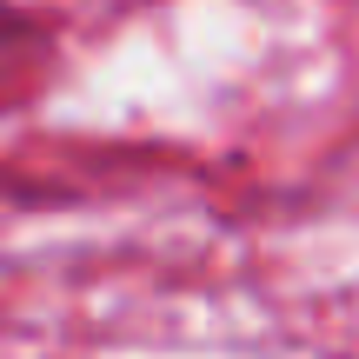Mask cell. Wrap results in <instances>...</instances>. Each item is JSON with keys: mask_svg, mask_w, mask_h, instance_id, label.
<instances>
[{"mask_svg": "<svg viewBox=\"0 0 359 359\" xmlns=\"http://www.w3.org/2000/svg\"><path fill=\"white\" fill-rule=\"evenodd\" d=\"M27 34H34V27H27L13 7H0V60H7V53H20V47H27Z\"/></svg>", "mask_w": 359, "mask_h": 359, "instance_id": "1", "label": "cell"}]
</instances>
